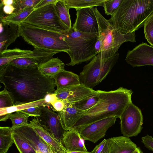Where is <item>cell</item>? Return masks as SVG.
Instances as JSON below:
<instances>
[{
  "mask_svg": "<svg viewBox=\"0 0 153 153\" xmlns=\"http://www.w3.org/2000/svg\"><path fill=\"white\" fill-rule=\"evenodd\" d=\"M0 80L13 95L14 105L43 100L56 90L54 79L42 75L38 68H19L9 63L0 67Z\"/></svg>",
  "mask_w": 153,
  "mask_h": 153,
  "instance_id": "cell-1",
  "label": "cell"
},
{
  "mask_svg": "<svg viewBox=\"0 0 153 153\" xmlns=\"http://www.w3.org/2000/svg\"><path fill=\"white\" fill-rule=\"evenodd\" d=\"M98 102L83 114L73 128H78L97 121L111 117H120L122 113L132 102L131 89L122 87L110 91H97Z\"/></svg>",
  "mask_w": 153,
  "mask_h": 153,
  "instance_id": "cell-2",
  "label": "cell"
},
{
  "mask_svg": "<svg viewBox=\"0 0 153 153\" xmlns=\"http://www.w3.org/2000/svg\"><path fill=\"white\" fill-rule=\"evenodd\" d=\"M153 13V0H123L108 20L117 30L126 34L144 26Z\"/></svg>",
  "mask_w": 153,
  "mask_h": 153,
  "instance_id": "cell-3",
  "label": "cell"
},
{
  "mask_svg": "<svg viewBox=\"0 0 153 153\" xmlns=\"http://www.w3.org/2000/svg\"><path fill=\"white\" fill-rule=\"evenodd\" d=\"M94 11L98 27L96 44L100 47L98 54L102 59H108L113 56L125 42H136L135 32L126 34L121 33L101 14L97 7L94 8Z\"/></svg>",
  "mask_w": 153,
  "mask_h": 153,
  "instance_id": "cell-4",
  "label": "cell"
},
{
  "mask_svg": "<svg viewBox=\"0 0 153 153\" xmlns=\"http://www.w3.org/2000/svg\"><path fill=\"white\" fill-rule=\"evenodd\" d=\"M20 36L34 48L67 53L69 48L61 33L22 22L19 25Z\"/></svg>",
  "mask_w": 153,
  "mask_h": 153,
  "instance_id": "cell-5",
  "label": "cell"
},
{
  "mask_svg": "<svg viewBox=\"0 0 153 153\" xmlns=\"http://www.w3.org/2000/svg\"><path fill=\"white\" fill-rule=\"evenodd\" d=\"M69 48L67 53L70 62L68 66H74L92 59L97 54L95 45L97 33H88L76 31L71 27L61 32Z\"/></svg>",
  "mask_w": 153,
  "mask_h": 153,
  "instance_id": "cell-6",
  "label": "cell"
},
{
  "mask_svg": "<svg viewBox=\"0 0 153 153\" xmlns=\"http://www.w3.org/2000/svg\"><path fill=\"white\" fill-rule=\"evenodd\" d=\"M119 54L118 52L112 56L102 59L99 54L85 65L79 75L81 84L93 88L104 79L117 62Z\"/></svg>",
  "mask_w": 153,
  "mask_h": 153,
  "instance_id": "cell-7",
  "label": "cell"
},
{
  "mask_svg": "<svg viewBox=\"0 0 153 153\" xmlns=\"http://www.w3.org/2000/svg\"><path fill=\"white\" fill-rule=\"evenodd\" d=\"M23 22L59 33L67 30L56 13L54 4L34 10Z\"/></svg>",
  "mask_w": 153,
  "mask_h": 153,
  "instance_id": "cell-8",
  "label": "cell"
},
{
  "mask_svg": "<svg viewBox=\"0 0 153 153\" xmlns=\"http://www.w3.org/2000/svg\"><path fill=\"white\" fill-rule=\"evenodd\" d=\"M119 118L123 136L128 138L136 136L141 131L143 115L141 110L132 102L126 108Z\"/></svg>",
  "mask_w": 153,
  "mask_h": 153,
  "instance_id": "cell-9",
  "label": "cell"
},
{
  "mask_svg": "<svg viewBox=\"0 0 153 153\" xmlns=\"http://www.w3.org/2000/svg\"><path fill=\"white\" fill-rule=\"evenodd\" d=\"M117 117L106 118L78 128L83 139L94 143L105 137L108 129L114 125Z\"/></svg>",
  "mask_w": 153,
  "mask_h": 153,
  "instance_id": "cell-10",
  "label": "cell"
},
{
  "mask_svg": "<svg viewBox=\"0 0 153 153\" xmlns=\"http://www.w3.org/2000/svg\"><path fill=\"white\" fill-rule=\"evenodd\" d=\"M40 107L41 110V114L36 117L43 127L62 143L63 135L66 131L61 124L59 114L49 106L44 105Z\"/></svg>",
  "mask_w": 153,
  "mask_h": 153,
  "instance_id": "cell-11",
  "label": "cell"
},
{
  "mask_svg": "<svg viewBox=\"0 0 153 153\" xmlns=\"http://www.w3.org/2000/svg\"><path fill=\"white\" fill-rule=\"evenodd\" d=\"M76 18L72 27L75 30L88 33H97L98 27L94 8L76 9Z\"/></svg>",
  "mask_w": 153,
  "mask_h": 153,
  "instance_id": "cell-12",
  "label": "cell"
},
{
  "mask_svg": "<svg viewBox=\"0 0 153 153\" xmlns=\"http://www.w3.org/2000/svg\"><path fill=\"white\" fill-rule=\"evenodd\" d=\"M125 60L133 68L153 66V47L143 42L128 51Z\"/></svg>",
  "mask_w": 153,
  "mask_h": 153,
  "instance_id": "cell-13",
  "label": "cell"
},
{
  "mask_svg": "<svg viewBox=\"0 0 153 153\" xmlns=\"http://www.w3.org/2000/svg\"><path fill=\"white\" fill-rule=\"evenodd\" d=\"M59 100L70 103L76 102L97 93V91L80 84L60 90L53 93Z\"/></svg>",
  "mask_w": 153,
  "mask_h": 153,
  "instance_id": "cell-14",
  "label": "cell"
},
{
  "mask_svg": "<svg viewBox=\"0 0 153 153\" xmlns=\"http://www.w3.org/2000/svg\"><path fill=\"white\" fill-rule=\"evenodd\" d=\"M59 52L34 48V49L25 56L18 58L17 64L21 68H38L39 65L53 58L54 55Z\"/></svg>",
  "mask_w": 153,
  "mask_h": 153,
  "instance_id": "cell-15",
  "label": "cell"
},
{
  "mask_svg": "<svg viewBox=\"0 0 153 153\" xmlns=\"http://www.w3.org/2000/svg\"><path fill=\"white\" fill-rule=\"evenodd\" d=\"M27 124L14 129L13 132L22 137L36 151L49 153L48 145Z\"/></svg>",
  "mask_w": 153,
  "mask_h": 153,
  "instance_id": "cell-16",
  "label": "cell"
},
{
  "mask_svg": "<svg viewBox=\"0 0 153 153\" xmlns=\"http://www.w3.org/2000/svg\"><path fill=\"white\" fill-rule=\"evenodd\" d=\"M27 125L56 153H69L62 143L59 142L53 134L46 129L36 117L30 121Z\"/></svg>",
  "mask_w": 153,
  "mask_h": 153,
  "instance_id": "cell-17",
  "label": "cell"
},
{
  "mask_svg": "<svg viewBox=\"0 0 153 153\" xmlns=\"http://www.w3.org/2000/svg\"><path fill=\"white\" fill-rule=\"evenodd\" d=\"M64 102L65 103L64 108L61 111L57 112L63 128L67 131L73 128L77 121L85 112L77 108L71 103Z\"/></svg>",
  "mask_w": 153,
  "mask_h": 153,
  "instance_id": "cell-18",
  "label": "cell"
},
{
  "mask_svg": "<svg viewBox=\"0 0 153 153\" xmlns=\"http://www.w3.org/2000/svg\"><path fill=\"white\" fill-rule=\"evenodd\" d=\"M62 143L69 152H88L78 128H72L66 131L63 135Z\"/></svg>",
  "mask_w": 153,
  "mask_h": 153,
  "instance_id": "cell-19",
  "label": "cell"
},
{
  "mask_svg": "<svg viewBox=\"0 0 153 153\" xmlns=\"http://www.w3.org/2000/svg\"><path fill=\"white\" fill-rule=\"evenodd\" d=\"M0 52L7 49L20 36L19 25L0 22Z\"/></svg>",
  "mask_w": 153,
  "mask_h": 153,
  "instance_id": "cell-20",
  "label": "cell"
},
{
  "mask_svg": "<svg viewBox=\"0 0 153 153\" xmlns=\"http://www.w3.org/2000/svg\"><path fill=\"white\" fill-rule=\"evenodd\" d=\"M107 140L109 153H132L137 147L129 138L124 136L114 137Z\"/></svg>",
  "mask_w": 153,
  "mask_h": 153,
  "instance_id": "cell-21",
  "label": "cell"
},
{
  "mask_svg": "<svg viewBox=\"0 0 153 153\" xmlns=\"http://www.w3.org/2000/svg\"><path fill=\"white\" fill-rule=\"evenodd\" d=\"M56 90H60L81 84L79 75L65 70L53 77Z\"/></svg>",
  "mask_w": 153,
  "mask_h": 153,
  "instance_id": "cell-22",
  "label": "cell"
},
{
  "mask_svg": "<svg viewBox=\"0 0 153 153\" xmlns=\"http://www.w3.org/2000/svg\"><path fill=\"white\" fill-rule=\"evenodd\" d=\"M65 64L57 57L53 58L39 65L38 68L42 74L52 78L65 70Z\"/></svg>",
  "mask_w": 153,
  "mask_h": 153,
  "instance_id": "cell-23",
  "label": "cell"
},
{
  "mask_svg": "<svg viewBox=\"0 0 153 153\" xmlns=\"http://www.w3.org/2000/svg\"><path fill=\"white\" fill-rule=\"evenodd\" d=\"M32 51L15 48L7 49L0 52V67L9 64L12 60L25 56Z\"/></svg>",
  "mask_w": 153,
  "mask_h": 153,
  "instance_id": "cell-24",
  "label": "cell"
},
{
  "mask_svg": "<svg viewBox=\"0 0 153 153\" xmlns=\"http://www.w3.org/2000/svg\"><path fill=\"white\" fill-rule=\"evenodd\" d=\"M13 129L11 127H0V153H7L14 143L13 137Z\"/></svg>",
  "mask_w": 153,
  "mask_h": 153,
  "instance_id": "cell-25",
  "label": "cell"
},
{
  "mask_svg": "<svg viewBox=\"0 0 153 153\" xmlns=\"http://www.w3.org/2000/svg\"><path fill=\"white\" fill-rule=\"evenodd\" d=\"M56 13L60 22L67 30L72 27L70 16L69 10L64 0H58L54 4Z\"/></svg>",
  "mask_w": 153,
  "mask_h": 153,
  "instance_id": "cell-26",
  "label": "cell"
},
{
  "mask_svg": "<svg viewBox=\"0 0 153 153\" xmlns=\"http://www.w3.org/2000/svg\"><path fill=\"white\" fill-rule=\"evenodd\" d=\"M30 116H31L30 115L22 111H19L0 117V120L6 121L10 119L12 123V127L14 129L19 126L27 124L28 118Z\"/></svg>",
  "mask_w": 153,
  "mask_h": 153,
  "instance_id": "cell-27",
  "label": "cell"
},
{
  "mask_svg": "<svg viewBox=\"0 0 153 153\" xmlns=\"http://www.w3.org/2000/svg\"><path fill=\"white\" fill-rule=\"evenodd\" d=\"M44 105L50 106L45 102L44 99L30 102L14 105L10 107L0 109V117H3L17 111Z\"/></svg>",
  "mask_w": 153,
  "mask_h": 153,
  "instance_id": "cell-28",
  "label": "cell"
},
{
  "mask_svg": "<svg viewBox=\"0 0 153 153\" xmlns=\"http://www.w3.org/2000/svg\"><path fill=\"white\" fill-rule=\"evenodd\" d=\"M66 5L69 9L74 8L76 9L94 6H103L105 0H64Z\"/></svg>",
  "mask_w": 153,
  "mask_h": 153,
  "instance_id": "cell-29",
  "label": "cell"
},
{
  "mask_svg": "<svg viewBox=\"0 0 153 153\" xmlns=\"http://www.w3.org/2000/svg\"><path fill=\"white\" fill-rule=\"evenodd\" d=\"M34 10L33 7L26 9L17 13L7 15L0 19V22L19 25Z\"/></svg>",
  "mask_w": 153,
  "mask_h": 153,
  "instance_id": "cell-30",
  "label": "cell"
},
{
  "mask_svg": "<svg viewBox=\"0 0 153 153\" xmlns=\"http://www.w3.org/2000/svg\"><path fill=\"white\" fill-rule=\"evenodd\" d=\"M99 100V97L97 93L79 101L71 103L76 108L85 111V113L94 106Z\"/></svg>",
  "mask_w": 153,
  "mask_h": 153,
  "instance_id": "cell-31",
  "label": "cell"
},
{
  "mask_svg": "<svg viewBox=\"0 0 153 153\" xmlns=\"http://www.w3.org/2000/svg\"><path fill=\"white\" fill-rule=\"evenodd\" d=\"M13 137L14 143L20 153H36L33 147L22 137L13 132Z\"/></svg>",
  "mask_w": 153,
  "mask_h": 153,
  "instance_id": "cell-32",
  "label": "cell"
},
{
  "mask_svg": "<svg viewBox=\"0 0 153 153\" xmlns=\"http://www.w3.org/2000/svg\"><path fill=\"white\" fill-rule=\"evenodd\" d=\"M41 0H14L15 10L11 14L17 13L29 8L34 7Z\"/></svg>",
  "mask_w": 153,
  "mask_h": 153,
  "instance_id": "cell-33",
  "label": "cell"
},
{
  "mask_svg": "<svg viewBox=\"0 0 153 153\" xmlns=\"http://www.w3.org/2000/svg\"><path fill=\"white\" fill-rule=\"evenodd\" d=\"M14 100L12 94L4 87L0 92V109L14 105Z\"/></svg>",
  "mask_w": 153,
  "mask_h": 153,
  "instance_id": "cell-34",
  "label": "cell"
},
{
  "mask_svg": "<svg viewBox=\"0 0 153 153\" xmlns=\"http://www.w3.org/2000/svg\"><path fill=\"white\" fill-rule=\"evenodd\" d=\"M144 32L145 37L148 42L153 47V13L144 24Z\"/></svg>",
  "mask_w": 153,
  "mask_h": 153,
  "instance_id": "cell-35",
  "label": "cell"
},
{
  "mask_svg": "<svg viewBox=\"0 0 153 153\" xmlns=\"http://www.w3.org/2000/svg\"><path fill=\"white\" fill-rule=\"evenodd\" d=\"M123 0H105L103 7L105 13L112 16L116 11Z\"/></svg>",
  "mask_w": 153,
  "mask_h": 153,
  "instance_id": "cell-36",
  "label": "cell"
},
{
  "mask_svg": "<svg viewBox=\"0 0 153 153\" xmlns=\"http://www.w3.org/2000/svg\"><path fill=\"white\" fill-rule=\"evenodd\" d=\"M109 146L107 139H104L89 153H109Z\"/></svg>",
  "mask_w": 153,
  "mask_h": 153,
  "instance_id": "cell-37",
  "label": "cell"
},
{
  "mask_svg": "<svg viewBox=\"0 0 153 153\" xmlns=\"http://www.w3.org/2000/svg\"><path fill=\"white\" fill-rule=\"evenodd\" d=\"M141 141L146 147L153 151V138L152 136L147 134L142 137Z\"/></svg>",
  "mask_w": 153,
  "mask_h": 153,
  "instance_id": "cell-38",
  "label": "cell"
},
{
  "mask_svg": "<svg viewBox=\"0 0 153 153\" xmlns=\"http://www.w3.org/2000/svg\"><path fill=\"white\" fill-rule=\"evenodd\" d=\"M21 111L30 115L31 116L34 117L40 116L42 113L40 106L32 107Z\"/></svg>",
  "mask_w": 153,
  "mask_h": 153,
  "instance_id": "cell-39",
  "label": "cell"
},
{
  "mask_svg": "<svg viewBox=\"0 0 153 153\" xmlns=\"http://www.w3.org/2000/svg\"><path fill=\"white\" fill-rule=\"evenodd\" d=\"M52 107V110L54 111L59 112L63 110L64 108L65 103L63 100L57 99L51 104Z\"/></svg>",
  "mask_w": 153,
  "mask_h": 153,
  "instance_id": "cell-40",
  "label": "cell"
},
{
  "mask_svg": "<svg viewBox=\"0 0 153 153\" xmlns=\"http://www.w3.org/2000/svg\"><path fill=\"white\" fill-rule=\"evenodd\" d=\"M58 0H41L34 7V10H36L42 7L52 4H55Z\"/></svg>",
  "mask_w": 153,
  "mask_h": 153,
  "instance_id": "cell-41",
  "label": "cell"
},
{
  "mask_svg": "<svg viewBox=\"0 0 153 153\" xmlns=\"http://www.w3.org/2000/svg\"><path fill=\"white\" fill-rule=\"evenodd\" d=\"M45 102L50 105L58 99L53 93L47 95L44 99Z\"/></svg>",
  "mask_w": 153,
  "mask_h": 153,
  "instance_id": "cell-42",
  "label": "cell"
},
{
  "mask_svg": "<svg viewBox=\"0 0 153 153\" xmlns=\"http://www.w3.org/2000/svg\"><path fill=\"white\" fill-rule=\"evenodd\" d=\"M14 0H1L0 6L5 5H13Z\"/></svg>",
  "mask_w": 153,
  "mask_h": 153,
  "instance_id": "cell-43",
  "label": "cell"
},
{
  "mask_svg": "<svg viewBox=\"0 0 153 153\" xmlns=\"http://www.w3.org/2000/svg\"><path fill=\"white\" fill-rule=\"evenodd\" d=\"M48 148L49 149V153H56L53 149L49 145H48Z\"/></svg>",
  "mask_w": 153,
  "mask_h": 153,
  "instance_id": "cell-44",
  "label": "cell"
},
{
  "mask_svg": "<svg viewBox=\"0 0 153 153\" xmlns=\"http://www.w3.org/2000/svg\"><path fill=\"white\" fill-rule=\"evenodd\" d=\"M132 153H142L140 149L137 147L136 149Z\"/></svg>",
  "mask_w": 153,
  "mask_h": 153,
  "instance_id": "cell-45",
  "label": "cell"
},
{
  "mask_svg": "<svg viewBox=\"0 0 153 153\" xmlns=\"http://www.w3.org/2000/svg\"><path fill=\"white\" fill-rule=\"evenodd\" d=\"M69 153H89V152H85L80 151H74L70 152H69Z\"/></svg>",
  "mask_w": 153,
  "mask_h": 153,
  "instance_id": "cell-46",
  "label": "cell"
},
{
  "mask_svg": "<svg viewBox=\"0 0 153 153\" xmlns=\"http://www.w3.org/2000/svg\"><path fill=\"white\" fill-rule=\"evenodd\" d=\"M36 153H42V152H41L39 151V150H36Z\"/></svg>",
  "mask_w": 153,
  "mask_h": 153,
  "instance_id": "cell-47",
  "label": "cell"
}]
</instances>
